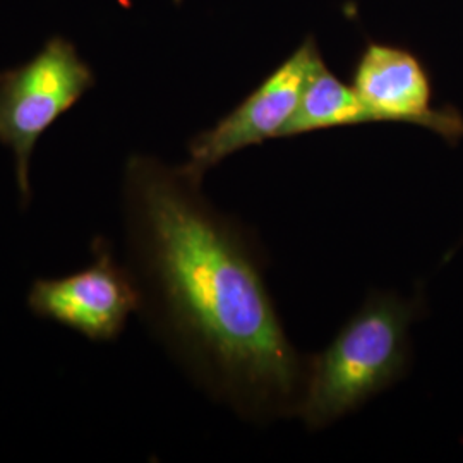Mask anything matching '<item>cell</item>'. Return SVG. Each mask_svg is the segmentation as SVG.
<instances>
[{"mask_svg": "<svg viewBox=\"0 0 463 463\" xmlns=\"http://www.w3.org/2000/svg\"><path fill=\"white\" fill-rule=\"evenodd\" d=\"M367 122L373 120L355 88L338 80L317 50L298 99V110L288 120L281 137Z\"/></svg>", "mask_w": 463, "mask_h": 463, "instance_id": "cell-7", "label": "cell"}, {"mask_svg": "<svg viewBox=\"0 0 463 463\" xmlns=\"http://www.w3.org/2000/svg\"><path fill=\"white\" fill-rule=\"evenodd\" d=\"M97 83L95 72L62 36H53L33 59L0 72V145L14 156L21 208L32 203L34 146Z\"/></svg>", "mask_w": 463, "mask_h": 463, "instance_id": "cell-3", "label": "cell"}, {"mask_svg": "<svg viewBox=\"0 0 463 463\" xmlns=\"http://www.w3.org/2000/svg\"><path fill=\"white\" fill-rule=\"evenodd\" d=\"M91 261L64 277L33 281L26 304L32 315L76 331L90 342H114L131 316L139 313L141 292L129 266L117 260L112 242L97 235Z\"/></svg>", "mask_w": 463, "mask_h": 463, "instance_id": "cell-4", "label": "cell"}, {"mask_svg": "<svg viewBox=\"0 0 463 463\" xmlns=\"http://www.w3.org/2000/svg\"><path fill=\"white\" fill-rule=\"evenodd\" d=\"M317 52L309 38L279 69H275L248 99L213 128L194 136L189 143V160L184 168L198 179L241 149L281 137L298 110V99Z\"/></svg>", "mask_w": 463, "mask_h": 463, "instance_id": "cell-5", "label": "cell"}, {"mask_svg": "<svg viewBox=\"0 0 463 463\" xmlns=\"http://www.w3.org/2000/svg\"><path fill=\"white\" fill-rule=\"evenodd\" d=\"M414 300L371 292L328 347L307 355L298 417L311 430L335 424L392 388L411 364Z\"/></svg>", "mask_w": 463, "mask_h": 463, "instance_id": "cell-2", "label": "cell"}, {"mask_svg": "<svg viewBox=\"0 0 463 463\" xmlns=\"http://www.w3.org/2000/svg\"><path fill=\"white\" fill-rule=\"evenodd\" d=\"M352 86L373 122H405L426 128L455 145L463 137L457 109H434L428 71L409 50L369 43L354 71Z\"/></svg>", "mask_w": 463, "mask_h": 463, "instance_id": "cell-6", "label": "cell"}, {"mask_svg": "<svg viewBox=\"0 0 463 463\" xmlns=\"http://www.w3.org/2000/svg\"><path fill=\"white\" fill-rule=\"evenodd\" d=\"M122 227L137 315L194 386L250 422L298 417L307 355L287 336L248 227L203 179L148 155L124 166Z\"/></svg>", "mask_w": 463, "mask_h": 463, "instance_id": "cell-1", "label": "cell"}]
</instances>
